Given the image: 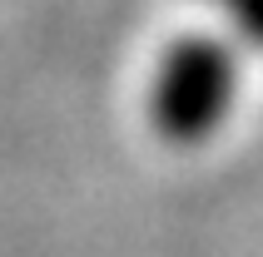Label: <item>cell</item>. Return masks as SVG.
I'll list each match as a JSON object with an SVG mask.
<instances>
[{"instance_id": "6da1fadb", "label": "cell", "mask_w": 263, "mask_h": 257, "mask_svg": "<svg viewBox=\"0 0 263 257\" xmlns=\"http://www.w3.org/2000/svg\"><path fill=\"white\" fill-rule=\"evenodd\" d=\"M238 104V55L219 35H184L159 55L149 84L154 134L179 148L214 139Z\"/></svg>"}, {"instance_id": "7a4b0ae2", "label": "cell", "mask_w": 263, "mask_h": 257, "mask_svg": "<svg viewBox=\"0 0 263 257\" xmlns=\"http://www.w3.org/2000/svg\"><path fill=\"white\" fill-rule=\"evenodd\" d=\"M209 5L238 30V40H249L253 50H263V0H209Z\"/></svg>"}]
</instances>
